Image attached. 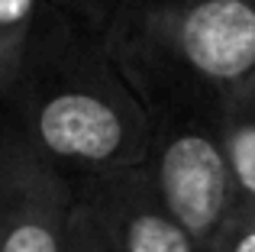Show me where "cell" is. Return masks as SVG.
<instances>
[{
  "label": "cell",
  "instance_id": "obj_1",
  "mask_svg": "<svg viewBox=\"0 0 255 252\" xmlns=\"http://www.w3.org/2000/svg\"><path fill=\"white\" fill-rule=\"evenodd\" d=\"M0 129L26 152L84 184L145 162L152 117L104 32L45 3Z\"/></svg>",
  "mask_w": 255,
  "mask_h": 252
},
{
  "label": "cell",
  "instance_id": "obj_2",
  "mask_svg": "<svg viewBox=\"0 0 255 252\" xmlns=\"http://www.w3.org/2000/svg\"><path fill=\"white\" fill-rule=\"evenodd\" d=\"M107 45L149 110L220 107L255 78V0H129Z\"/></svg>",
  "mask_w": 255,
  "mask_h": 252
},
{
  "label": "cell",
  "instance_id": "obj_3",
  "mask_svg": "<svg viewBox=\"0 0 255 252\" xmlns=\"http://www.w3.org/2000/svg\"><path fill=\"white\" fill-rule=\"evenodd\" d=\"M149 117L142 165L165 207L207 249L243 201L220 129V107H158Z\"/></svg>",
  "mask_w": 255,
  "mask_h": 252
},
{
  "label": "cell",
  "instance_id": "obj_4",
  "mask_svg": "<svg viewBox=\"0 0 255 252\" xmlns=\"http://www.w3.org/2000/svg\"><path fill=\"white\" fill-rule=\"evenodd\" d=\"M78 184L0 129V252H65Z\"/></svg>",
  "mask_w": 255,
  "mask_h": 252
},
{
  "label": "cell",
  "instance_id": "obj_5",
  "mask_svg": "<svg viewBox=\"0 0 255 252\" xmlns=\"http://www.w3.org/2000/svg\"><path fill=\"white\" fill-rule=\"evenodd\" d=\"M84 188L100 204L120 252H207L165 207L145 165L91 178Z\"/></svg>",
  "mask_w": 255,
  "mask_h": 252
},
{
  "label": "cell",
  "instance_id": "obj_6",
  "mask_svg": "<svg viewBox=\"0 0 255 252\" xmlns=\"http://www.w3.org/2000/svg\"><path fill=\"white\" fill-rule=\"evenodd\" d=\"M220 129L239 184V197L246 204H255V78L223 97Z\"/></svg>",
  "mask_w": 255,
  "mask_h": 252
},
{
  "label": "cell",
  "instance_id": "obj_7",
  "mask_svg": "<svg viewBox=\"0 0 255 252\" xmlns=\"http://www.w3.org/2000/svg\"><path fill=\"white\" fill-rule=\"evenodd\" d=\"M49 0H0V104L10 94Z\"/></svg>",
  "mask_w": 255,
  "mask_h": 252
},
{
  "label": "cell",
  "instance_id": "obj_8",
  "mask_svg": "<svg viewBox=\"0 0 255 252\" xmlns=\"http://www.w3.org/2000/svg\"><path fill=\"white\" fill-rule=\"evenodd\" d=\"M65 252H120L104 210L84 184H78V197L71 204Z\"/></svg>",
  "mask_w": 255,
  "mask_h": 252
},
{
  "label": "cell",
  "instance_id": "obj_9",
  "mask_svg": "<svg viewBox=\"0 0 255 252\" xmlns=\"http://www.w3.org/2000/svg\"><path fill=\"white\" fill-rule=\"evenodd\" d=\"M207 252H255V204L239 201Z\"/></svg>",
  "mask_w": 255,
  "mask_h": 252
},
{
  "label": "cell",
  "instance_id": "obj_10",
  "mask_svg": "<svg viewBox=\"0 0 255 252\" xmlns=\"http://www.w3.org/2000/svg\"><path fill=\"white\" fill-rule=\"evenodd\" d=\"M55 10L75 16L78 23H84L94 32H110L113 19L120 16V10L126 6V0H49Z\"/></svg>",
  "mask_w": 255,
  "mask_h": 252
},
{
  "label": "cell",
  "instance_id": "obj_11",
  "mask_svg": "<svg viewBox=\"0 0 255 252\" xmlns=\"http://www.w3.org/2000/svg\"><path fill=\"white\" fill-rule=\"evenodd\" d=\"M126 3H129V0H126Z\"/></svg>",
  "mask_w": 255,
  "mask_h": 252
}]
</instances>
